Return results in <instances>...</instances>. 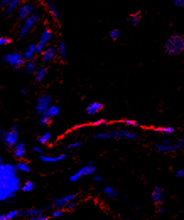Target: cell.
I'll return each mask as SVG.
<instances>
[{"label": "cell", "instance_id": "6da1fadb", "mask_svg": "<svg viewBox=\"0 0 184 220\" xmlns=\"http://www.w3.org/2000/svg\"><path fill=\"white\" fill-rule=\"evenodd\" d=\"M17 172L15 164L4 162L0 164V201L14 199L21 190V180Z\"/></svg>", "mask_w": 184, "mask_h": 220}, {"label": "cell", "instance_id": "7a4b0ae2", "mask_svg": "<svg viewBox=\"0 0 184 220\" xmlns=\"http://www.w3.org/2000/svg\"><path fill=\"white\" fill-rule=\"evenodd\" d=\"M93 138L96 140H108L111 138L120 139L124 138L127 140H136L138 138V135L128 129H113L107 131L98 132L93 135Z\"/></svg>", "mask_w": 184, "mask_h": 220}, {"label": "cell", "instance_id": "3957f363", "mask_svg": "<svg viewBox=\"0 0 184 220\" xmlns=\"http://www.w3.org/2000/svg\"><path fill=\"white\" fill-rule=\"evenodd\" d=\"M165 51L170 56H176L184 50V36L173 34L168 37L165 42Z\"/></svg>", "mask_w": 184, "mask_h": 220}, {"label": "cell", "instance_id": "277c9868", "mask_svg": "<svg viewBox=\"0 0 184 220\" xmlns=\"http://www.w3.org/2000/svg\"><path fill=\"white\" fill-rule=\"evenodd\" d=\"M1 141L5 148L12 149L19 142V126L13 125L8 130H1Z\"/></svg>", "mask_w": 184, "mask_h": 220}, {"label": "cell", "instance_id": "5b68a950", "mask_svg": "<svg viewBox=\"0 0 184 220\" xmlns=\"http://www.w3.org/2000/svg\"><path fill=\"white\" fill-rule=\"evenodd\" d=\"M3 62L10 66L15 72H19L26 60L23 54L19 53L18 51H13L10 53L5 54L3 56Z\"/></svg>", "mask_w": 184, "mask_h": 220}, {"label": "cell", "instance_id": "8992f818", "mask_svg": "<svg viewBox=\"0 0 184 220\" xmlns=\"http://www.w3.org/2000/svg\"><path fill=\"white\" fill-rule=\"evenodd\" d=\"M97 171L96 167L94 164L93 161L89 162L86 165H84L82 168L77 170L75 173H73L72 175H70L68 177V180L70 182H77L78 180H79L83 176H89V175H93L95 174Z\"/></svg>", "mask_w": 184, "mask_h": 220}, {"label": "cell", "instance_id": "52a82bcc", "mask_svg": "<svg viewBox=\"0 0 184 220\" xmlns=\"http://www.w3.org/2000/svg\"><path fill=\"white\" fill-rule=\"evenodd\" d=\"M184 147V138H181V139L177 140L176 142L171 143V144L166 145L164 143H156L154 145V149L159 152V153H173V152H176V151L180 150Z\"/></svg>", "mask_w": 184, "mask_h": 220}, {"label": "cell", "instance_id": "ba28073f", "mask_svg": "<svg viewBox=\"0 0 184 220\" xmlns=\"http://www.w3.org/2000/svg\"><path fill=\"white\" fill-rule=\"evenodd\" d=\"M52 97L49 94H41L37 97L36 103H35V114L41 115L46 110V109L49 105H51Z\"/></svg>", "mask_w": 184, "mask_h": 220}, {"label": "cell", "instance_id": "9c48e42d", "mask_svg": "<svg viewBox=\"0 0 184 220\" xmlns=\"http://www.w3.org/2000/svg\"><path fill=\"white\" fill-rule=\"evenodd\" d=\"M75 198L76 194H68L66 196L54 198L51 201V205L55 209H64L68 203L72 201H74Z\"/></svg>", "mask_w": 184, "mask_h": 220}, {"label": "cell", "instance_id": "30bf717a", "mask_svg": "<svg viewBox=\"0 0 184 220\" xmlns=\"http://www.w3.org/2000/svg\"><path fill=\"white\" fill-rule=\"evenodd\" d=\"M57 49L53 46H47L40 53L41 60L43 62H50L54 59L57 55Z\"/></svg>", "mask_w": 184, "mask_h": 220}, {"label": "cell", "instance_id": "8fae6325", "mask_svg": "<svg viewBox=\"0 0 184 220\" xmlns=\"http://www.w3.org/2000/svg\"><path fill=\"white\" fill-rule=\"evenodd\" d=\"M51 37H52V32H51V30H44L43 32H42V34L41 35L39 42L36 44V52H37V53H41V51L46 48L47 43L50 41Z\"/></svg>", "mask_w": 184, "mask_h": 220}, {"label": "cell", "instance_id": "7c38bea8", "mask_svg": "<svg viewBox=\"0 0 184 220\" xmlns=\"http://www.w3.org/2000/svg\"><path fill=\"white\" fill-rule=\"evenodd\" d=\"M150 198L155 205L160 206L164 201V199H165V194H164V190H163L162 187L160 186V185L154 186V189L152 190Z\"/></svg>", "mask_w": 184, "mask_h": 220}, {"label": "cell", "instance_id": "4fadbf2b", "mask_svg": "<svg viewBox=\"0 0 184 220\" xmlns=\"http://www.w3.org/2000/svg\"><path fill=\"white\" fill-rule=\"evenodd\" d=\"M12 153L17 159H22L26 154V146L23 142H18L12 148Z\"/></svg>", "mask_w": 184, "mask_h": 220}, {"label": "cell", "instance_id": "5bb4252c", "mask_svg": "<svg viewBox=\"0 0 184 220\" xmlns=\"http://www.w3.org/2000/svg\"><path fill=\"white\" fill-rule=\"evenodd\" d=\"M67 158V153H62L59 155L57 156H49L45 155V154H41L39 155L38 158L44 163H57V162H60V161L63 160Z\"/></svg>", "mask_w": 184, "mask_h": 220}, {"label": "cell", "instance_id": "9a60e30c", "mask_svg": "<svg viewBox=\"0 0 184 220\" xmlns=\"http://www.w3.org/2000/svg\"><path fill=\"white\" fill-rule=\"evenodd\" d=\"M103 107L104 105L101 102L99 101H95L92 102L90 104L87 105L86 107V113L87 115H95L96 114H98L99 112H100L101 110H103Z\"/></svg>", "mask_w": 184, "mask_h": 220}, {"label": "cell", "instance_id": "2e32d148", "mask_svg": "<svg viewBox=\"0 0 184 220\" xmlns=\"http://www.w3.org/2000/svg\"><path fill=\"white\" fill-rule=\"evenodd\" d=\"M43 212V209L40 208H24L19 210V217H26V218H31V217L37 216Z\"/></svg>", "mask_w": 184, "mask_h": 220}, {"label": "cell", "instance_id": "e0dca14e", "mask_svg": "<svg viewBox=\"0 0 184 220\" xmlns=\"http://www.w3.org/2000/svg\"><path fill=\"white\" fill-rule=\"evenodd\" d=\"M47 72H48L47 67L42 66V67H37V69H36V71L34 73L35 82L39 83V82H41L42 80H44V78H46V75H47Z\"/></svg>", "mask_w": 184, "mask_h": 220}, {"label": "cell", "instance_id": "ac0fdd59", "mask_svg": "<svg viewBox=\"0 0 184 220\" xmlns=\"http://www.w3.org/2000/svg\"><path fill=\"white\" fill-rule=\"evenodd\" d=\"M154 131L156 132V133L165 135V136H170V135H173L176 132V129L170 126H157V127L154 128Z\"/></svg>", "mask_w": 184, "mask_h": 220}, {"label": "cell", "instance_id": "d6986e66", "mask_svg": "<svg viewBox=\"0 0 184 220\" xmlns=\"http://www.w3.org/2000/svg\"><path fill=\"white\" fill-rule=\"evenodd\" d=\"M59 113L60 108L57 105H51L46 108V110L43 112V114L46 115H48L51 118H54V117H57V116L59 115Z\"/></svg>", "mask_w": 184, "mask_h": 220}, {"label": "cell", "instance_id": "ffe728a7", "mask_svg": "<svg viewBox=\"0 0 184 220\" xmlns=\"http://www.w3.org/2000/svg\"><path fill=\"white\" fill-rule=\"evenodd\" d=\"M37 53L36 52V45L35 44H30V46H28L27 49L24 51V58L26 61H30V60H32L35 54Z\"/></svg>", "mask_w": 184, "mask_h": 220}, {"label": "cell", "instance_id": "44dd1931", "mask_svg": "<svg viewBox=\"0 0 184 220\" xmlns=\"http://www.w3.org/2000/svg\"><path fill=\"white\" fill-rule=\"evenodd\" d=\"M103 192H104V194H105L108 198L111 199H115L119 196V193H118V191L116 190V188L113 187V186H111V185H106V186H105L104 189H103Z\"/></svg>", "mask_w": 184, "mask_h": 220}, {"label": "cell", "instance_id": "7402d4cb", "mask_svg": "<svg viewBox=\"0 0 184 220\" xmlns=\"http://www.w3.org/2000/svg\"><path fill=\"white\" fill-rule=\"evenodd\" d=\"M15 166H16L17 170L19 172H22V173H25V174H28V173H30L31 172V168H30V164L26 163L25 161H19L15 164Z\"/></svg>", "mask_w": 184, "mask_h": 220}, {"label": "cell", "instance_id": "603a6c76", "mask_svg": "<svg viewBox=\"0 0 184 220\" xmlns=\"http://www.w3.org/2000/svg\"><path fill=\"white\" fill-rule=\"evenodd\" d=\"M24 72L28 73V74H34L35 72L37 69V65L36 62H34L33 60H30V61H26L24 65Z\"/></svg>", "mask_w": 184, "mask_h": 220}, {"label": "cell", "instance_id": "cb8c5ba5", "mask_svg": "<svg viewBox=\"0 0 184 220\" xmlns=\"http://www.w3.org/2000/svg\"><path fill=\"white\" fill-rule=\"evenodd\" d=\"M19 216V211L16 209H13L0 215V220H12Z\"/></svg>", "mask_w": 184, "mask_h": 220}, {"label": "cell", "instance_id": "d4e9b609", "mask_svg": "<svg viewBox=\"0 0 184 220\" xmlns=\"http://www.w3.org/2000/svg\"><path fill=\"white\" fill-rule=\"evenodd\" d=\"M51 133L50 131H45L44 133L39 136L37 138V142L41 145H46L51 142Z\"/></svg>", "mask_w": 184, "mask_h": 220}, {"label": "cell", "instance_id": "484cf974", "mask_svg": "<svg viewBox=\"0 0 184 220\" xmlns=\"http://www.w3.org/2000/svg\"><path fill=\"white\" fill-rule=\"evenodd\" d=\"M35 183L33 182V181H31V180H26V181L22 185L21 190L23 192H25V193L30 192V191H32V190L35 189Z\"/></svg>", "mask_w": 184, "mask_h": 220}, {"label": "cell", "instance_id": "4316f807", "mask_svg": "<svg viewBox=\"0 0 184 220\" xmlns=\"http://www.w3.org/2000/svg\"><path fill=\"white\" fill-rule=\"evenodd\" d=\"M111 121H109L108 119H105V118H100V119H97V120H95L91 122V126H107L110 124Z\"/></svg>", "mask_w": 184, "mask_h": 220}, {"label": "cell", "instance_id": "83f0119b", "mask_svg": "<svg viewBox=\"0 0 184 220\" xmlns=\"http://www.w3.org/2000/svg\"><path fill=\"white\" fill-rule=\"evenodd\" d=\"M51 121V118L50 116L42 114V115H41V116H40V119H39V124H40V126L45 127V126H46L47 125L50 124Z\"/></svg>", "mask_w": 184, "mask_h": 220}, {"label": "cell", "instance_id": "f1b7e54d", "mask_svg": "<svg viewBox=\"0 0 184 220\" xmlns=\"http://www.w3.org/2000/svg\"><path fill=\"white\" fill-rule=\"evenodd\" d=\"M57 52H58V55H59L60 57H62V58H65L66 57V56H67V48H66L64 42H61L58 45Z\"/></svg>", "mask_w": 184, "mask_h": 220}, {"label": "cell", "instance_id": "f546056e", "mask_svg": "<svg viewBox=\"0 0 184 220\" xmlns=\"http://www.w3.org/2000/svg\"><path fill=\"white\" fill-rule=\"evenodd\" d=\"M121 122H122V124L126 125V126H133V127H138V126H140L138 121L132 120V119H123Z\"/></svg>", "mask_w": 184, "mask_h": 220}, {"label": "cell", "instance_id": "4dcf8cb0", "mask_svg": "<svg viewBox=\"0 0 184 220\" xmlns=\"http://www.w3.org/2000/svg\"><path fill=\"white\" fill-rule=\"evenodd\" d=\"M82 145H83V142H82L81 141H76V142H70L69 144L67 145L66 149H67V150H73V149L80 148Z\"/></svg>", "mask_w": 184, "mask_h": 220}, {"label": "cell", "instance_id": "1f68e13d", "mask_svg": "<svg viewBox=\"0 0 184 220\" xmlns=\"http://www.w3.org/2000/svg\"><path fill=\"white\" fill-rule=\"evenodd\" d=\"M63 214H64V209H55L54 211L51 212L50 217L52 218H56V217H61Z\"/></svg>", "mask_w": 184, "mask_h": 220}, {"label": "cell", "instance_id": "d6a6232c", "mask_svg": "<svg viewBox=\"0 0 184 220\" xmlns=\"http://www.w3.org/2000/svg\"><path fill=\"white\" fill-rule=\"evenodd\" d=\"M130 21L133 24H138L140 21V16L138 13H133L130 16Z\"/></svg>", "mask_w": 184, "mask_h": 220}, {"label": "cell", "instance_id": "836d02e7", "mask_svg": "<svg viewBox=\"0 0 184 220\" xmlns=\"http://www.w3.org/2000/svg\"><path fill=\"white\" fill-rule=\"evenodd\" d=\"M49 217H51L48 215H46V213H41V214L37 215V216H35L30 218V220H47L49 219Z\"/></svg>", "mask_w": 184, "mask_h": 220}, {"label": "cell", "instance_id": "e575fe53", "mask_svg": "<svg viewBox=\"0 0 184 220\" xmlns=\"http://www.w3.org/2000/svg\"><path fill=\"white\" fill-rule=\"evenodd\" d=\"M76 207H77V203L74 201H72L69 203H68V205L65 207L64 210H66V211H73V210L75 209Z\"/></svg>", "mask_w": 184, "mask_h": 220}, {"label": "cell", "instance_id": "d590c367", "mask_svg": "<svg viewBox=\"0 0 184 220\" xmlns=\"http://www.w3.org/2000/svg\"><path fill=\"white\" fill-rule=\"evenodd\" d=\"M31 150H32L33 153H37L38 155H41V154H43L44 151L43 148H41V146H33L31 148Z\"/></svg>", "mask_w": 184, "mask_h": 220}, {"label": "cell", "instance_id": "8d00e7d4", "mask_svg": "<svg viewBox=\"0 0 184 220\" xmlns=\"http://www.w3.org/2000/svg\"><path fill=\"white\" fill-rule=\"evenodd\" d=\"M119 35H120V33L118 30L114 29V30L110 31V37H111L112 40H116L117 38L119 37Z\"/></svg>", "mask_w": 184, "mask_h": 220}, {"label": "cell", "instance_id": "74e56055", "mask_svg": "<svg viewBox=\"0 0 184 220\" xmlns=\"http://www.w3.org/2000/svg\"><path fill=\"white\" fill-rule=\"evenodd\" d=\"M11 42V39L9 37H7V36H3V37L0 38V45L2 46H5V45H8Z\"/></svg>", "mask_w": 184, "mask_h": 220}, {"label": "cell", "instance_id": "f35d334b", "mask_svg": "<svg viewBox=\"0 0 184 220\" xmlns=\"http://www.w3.org/2000/svg\"><path fill=\"white\" fill-rule=\"evenodd\" d=\"M92 179H93V180H94V181H95V182H98V183L102 182L103 180H104V178H103L102 176H101V175L99 174H93V177H92Z\"/></svg>", "mask_w": 184, "mask_h": 220}, {"label": "cell", "instance_id": "ab89813d", "mask_svg": "<svg viewBox=\"0 0 184 220\" xmlns=\"http://www.w3.org/2000/svg\"><path fill=\"white\" fill-rule=\"evenodd\" d=\"M176 176L177 178H181V179H184V169H178V170L176 172Z\"/></svg>", "mask_w": 184, "mask_h": 220}, {"label": "cell", "instance_id": "60d3db41", "mask_svg": "<svg viewBox=\"0 0 184 220\" xmlns=\"http://www.w3.org/2000/svg\"><path fill=\"white\" fill-rule=\"evenodd\" d=\"M19 92H20V94H21L22 96H26L28 94V89H26V88H24V87H21L20 89H19Z\"/></svg>", "mask_w": 184, "mask_h": 220}, {"label": "cell", "instance_id": "b9f144b4", "mask_svg": "<svg viewBox=\"0 0 184 220\" xmlns=\"http://www.w3.org/2000/svg\"><path fill=\"white\" fill-rule=\"evenodd\" d=\"M173 3L177 7L184 5V0H173Z\"/></svg>", "mask_w": 184, "mask_h": 220}, {"label": "cell", "instance_id": "7bdbcfd3", "mask_svg": "<svg viewBox=\"0 0 184 220\" xmlns=\"http://www.w3.org/2000/svg\"><path fill=\"white\" fill-rule=\"evenodd\" d=\"M157 213L159 215H163L164 213H165V208L164 207H159L158 208H157Z\"/></svg>", "mask_w": 184, "mask_h": 220}, {"label": "cell", "instance_id": "ee69618b", "mask_svg": "<svg viewBox=\"0 0 184 220\" xmlns=\"http://www.w3.org/2000/svg\"><path fill=\"white\" fill-rule=\"evenodd\" d=\"M162 143H164V144H166V145H169V144H171V143H172V142H171V140H170V138L166 137V138H164V139L162 140Z\"/></svg>", "mask_w": 184, "mask_h": 220}, {"label": "cell", "instance_id": "f6af8a7d", "mask_svg": "<svg viewBox=\"0 0 184 220\" xmlns=\"http://www.w3.org/2000/svg\"><path fill=\"white\" fill-rule=\"evenodd\" d=\"M51 208H53L52 205H49V206H46V207H44L43 211H50Z\"/></svg>", "mask_w": 184, "mask_h": 220}, {"label": "cell", "instance_id": "bcb514c9", "mask_svg": "<svg viewBox=\"0 0 184 220\" xmlns=\"http://www.w3.org/2000/svg\"><path fill=\"white\" fill-rule=\"evenodd\" d=\"M84 126V124H77V125H76V126H74V128H75V129H78H78L83 128Z\"/></svg>", "mask_w": 184, "mask_h": 220}, {"label": "cell", "instance_id": "7dc6e473", "mask_svg": "<svg viewBox=\"0 0 184 220\" xmlns=\"http://www.w3.org/2000/svg\"><path fill=\"white\" fill-rule=\"evenodd\" d=\"M15 201H15L14 199H9V200H8V201H7V203L13 204V203H14Z\"/></svg>", "mask_w": 184, "mask_h": 220}, {"label": "cell", "instance_id": "c3c4849f", "mask_svg": "<svg viewBox=\"0 0 184 220\" xmlns=\"http://www.w3.org/2000/svg\"><path fill=\"white\" fill-rule=\"evenodd\" d=\"M127 195H124V196H123V198H127Z\"/></svg>", "mask_w": 184, "mask_h": 220}]
</instances>
